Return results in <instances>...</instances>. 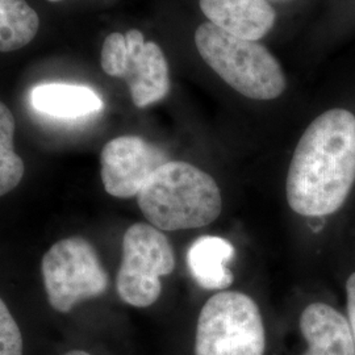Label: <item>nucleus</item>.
Instances as JSON below:
<instances>
[{
    "label": "nucleus",
    "mask_w": 355,
    "mask_h": 355,
    "mask_svg": "<svg viewBox=\"0 0 355 355\" xmlns=\"http://www.w3.org/2000/svg\"><path fill=\"white\" fill-rule=\"evenodd\" d=\"M266 333L253 299L242 292L214 295L199 315L195 355H263Z\"/></svg>",
    "instance_id": "4"
},
{
    "label": "nucleus",
    "mask_w": 355,
    "mask_h": 355,
    "mask_svg": "<svg viewBox=\"0 0 355 355\" xmlns=\"http://www.w3.org/2000/svg\"><path fill=\"white\" fill-rule=\"evenodd\" d=\"M40 17L26 0H0V51L24 48L37 35Z\"/></svg>",
    "instance_id": "13"
},
{
    "label": "nucleus",
    "mask_w": 355,
    "mask_h": 355,
    "mask_svg": "<svg viewBox=\"0 0 355 355\" xmlns=\"http://www.w3.org/2000/svg\"><path fill=\"white\" fill-rule=\"evenodd\" d=\"M175 268V255L168 239L149 224H135L123 239V259L116 278L121 300L137 308L154 304L161 292V278Z\"/></svg>",
    "instance_id": "6"
},
{
    "label": "nucleus",
    "mask_w": 355,
    "mask_h": 355,
    "mask_svg": "<svg viewBox=\"0 0 355 355\" xmlns=\"http://www.w3.org/2000/svg\"><path fill=\"white\" fill-rule=\"evenodd\" d=\"M166 162L165 153L144 139L117 137L105 144L101 154L103 186L114 198H133Z\"/></svg>",
    "instance_id": "8"
},
{
    "label": "nucleus",
    "mask_w": 355,
    "mask_h": 355,
    "mask_svg": "<svg viewBox=\"0 0 355 355\" xmlns=\"http://www.w3.org/2000/svg\"><path fill=\"white\" fill-rule=\"evenodd\" d=\"M195 44L207 64L243 96L272 101L286 89L278 60L259 42L233 36L208 21L196 29Z\"/></svg>",
    "instance_id": "3"
},
{
    "label": "nucleus",
    "mask_w": 355,
    "mask_h": 355,
    "mask_svg": "<svg viewBox=\"0 0 355 355\" xmlns=\"http://www.w3.org/2000/svg\"><path fill=\"white\" fill-rule=\"evenodd\" d=\"M200 8L214 26L252 41L265 37L277 19L267 0H200Z\"/></svg>",
    "instance_id": "9"
},
{
    "label": "nucleus",
    "mask_w": 355,
    "mask_h": 355,
    "mask_svg": "<svg viewBox=\"0 0 355 355\" xmlns=\"http://www.w3.org/2000/svg\"><path fill=\"white\" fill-rule=\"evenodd\" d=\"M137 199L146 220L166 232L207 227L223 209L215 179L182 161H168L157 168Z\"/></svg>",
    "instance_id": "2"
},
{
    "label": "nucleus",
    "mask_w": 355,
    "mask_h": 355,
    "mask_svg": "<svg viewBox=\"0 0 355 355\" xmlns=\"http://www.w3.org/2000/svg\"><path fill=\"white\" fill-rule=\"evenodd\" d=\"M0 355H23V337L10 309L0 299Z\"/></svg>",
    "instance_id": "15"
},
{
    "label": "nucleus",
    "mask_w": 355,
    "mask_h": 355,
    "mask_svg": "<svg viewBox=\"0 0 355 355\" xmlns=\"http://www.w3.org/2000/svg\"><path fill=\"white\" fill-rule=\"evenodd\" d=\"M355 183V114L331 108L299 141L286 182L292 211L306 217L337 212Z\"/></svg>",
    "instance_id": "1"
},
{
    "label": "nucleus",
    "mask_w": 355,
    "mask_h": 355,
    "mask_svg": "<svg viewBox=\"0 0 355 355\" xmlns=\"http://www.w3.org/2000/svg\"><path fill=\"white\" fill-rule=\"evenodd\" d=\"M64 355H91L87 352H83V350H71V352H67Z\"/></svg>",
    "instance_id": "17"
},
{
    "label": "nucleus",
    "mask_w": 355,
    "mask_h": 355,
    "mask_svg": "<svg viewBox=\"0 0 355 355\" xmlns=\"http://www.w3.org/2000/svg\"><path fill=\"white\" fill-rule=\"evenodd\" d=\"M300 330L308 343L303 355H355L349 321L330 305H308L300 316Z\"/></svg>",
    "instance_id": "10"
},
{
    "label": "nucleus",
    "mask_w": 355,
    "mask_h": 355,
    "mask_svg": "<svg viewBox=\"0 0 355 355\" xmlns=\"http://www.w3.org/2000/svg\"><path fill=\"white\" fill-rule=\"evenodd\" d=\"M15 128L12 112L0 102V196L16 189L24 177V162L13 148Z\"/></svg>",
    "instance_id": "14"
},
{
    "label": "nucleus",
    "mask_w": 355,
    "mask_h": 355,
    "mask_svg": "<svg viewBox=\"0 0 355 355\" xmlns=\"http://www.w3.org/2000/svg\"><path fill=\"white\" fill-rule=\"evenodd\" d=\"M32 105L38 112L57 119H79L103 108L99 95L85 86L49 83L32 89Z\"/></svg>",
    "instance_id": "12"
},
{
    "label": "nucleus",
    "mask_w": 355,
    "mask_h": 355,
    "mask_svg": "<svg viewBox=\"0 0 355 355\" xmlns=\"http://www.w3.org/2000/svg\"><path fill=\"white\" fill-rule=\"evenodd\" d=\"M48 1H51V3H57V1H62V0H48Z\"/></svg>",
    "instance_id": "18"
},
{
    "label": "nucleus",
    "mask_w": 355,
    "mask_h": 355,
    "mask_svg": "<svg viewBox=\"0 0 355 355\" xmlns=\"http://www.w3.org/2000/svg\"><path fill=\"white\" fill-rule=\"evenodd\" d=\"M346 293H347V316H349L347 321H349L355 343V272H353L346 282Z\"/></svg>",
    "instance_id": "16"
},
{
    "label": "nucleus",
    "mask_w": 355,
    "mask_h": 355,
    "mask_svg": "<svg viewBox=\"0 0 355 355\" xmlns=\"http://www.w3.org/2000/svg\"><path fill=\"white\" fill-rule=\"evenodd\" d=\"M45 291L53 309L70 312L82 300L103 295L108 274L96 250L82 237H69L54 243L41 263Z\"/></svg>",
    "instance_id": "5"
},
{
    "label": "nucleus",
    "mask_w": 355,
    "mask_h": 355,
    "mask_svg": "<svg viewBox=\"0 0 355 355\" xmlns=\"http://www.w3.org/2000/svg\"><path fill=\"white\" fill-rule=\"evenodd\" d=\"M102 69L107 76L128 83L133 104L145 108L170 92L168 64L159 45L145 41L137 29L125 35L114 32L104 40Z\"/></svg>",
    "instance_id": "7"
},
{
    "label": "nucleus",
    "mask_w": 355,
    "mask_h": 355,
    "mask_svg": "<svg viewBox=\"0 0 355 355\" xmlns=\"http://www.w3.org/2000/svg\"><path fill=\"white\" fill-rule=\"evenodd\" d=\"M233 257L234 248L228 240L203 236L191 243L187 265L193 279L205 290H225L234 280L228 268Z\"/></svg>",
    "instance_id": "11"
}]
</instances>
